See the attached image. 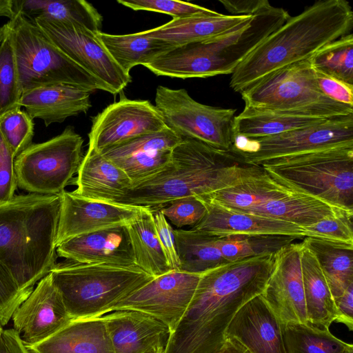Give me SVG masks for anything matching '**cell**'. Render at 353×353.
Masks as SVG:
<instances>
[{
	"label": "cell",
	"mask_w": 353,
	"mask_h": 353,
	"mask_svg": "<svg viewBox=\"0 0 353 353\" xmlns=\"http://www.w3.org/2000/svg\"><path fill=\"white\" fill-rule=\"evenodd\" d=\"M273 263L272 254L228 262L202 273L164 353H216L237 311L263 292Z\"/></svg>",
	"instance_id": "cell-1"
},
{
	"label": "cell",
	"mask_w": 353,
	"mask_h": 353,
	"mask_svg": "<svg viewBox=\"0 0 353 353\" xmlns=\"http://www.w3.org/2000/svg\"><path fill=\"white\" fill-rule=\"evenodd\" d=\"M262 170L232 150L182 139L172 150L170 165L132 187L117 204L161 208L181 198L205 196L232 186Z\"/></svg>",
	"instance_id": "cell-2"
},
{
	"label": "cell",
	"mask_w": 353,
	"mask_h": 353,
	"mask_svg": "<svg viewBox=\"0 0 353 353\" xmlns=\"http://www.w3.org/2000/svg\"><path fill=\"white\" fill-rule=\"evenodd\" d=\"M353 12L345 0H319L290 17L235 69L230 86L241 92L268 74L310 59L323 46L351 33Z\"/></svg>",
	"instance_id": "cell-3"
},
{
	"label": "cell",
	"mask_w": 353,
	"mask_h": 353,
	"mask_svg": "<svg viewBox=\"0 0 353 353\" xmlns=\"http://www.w3.org/2000/svg\"><path fill=\"white\" fill-rule=\"evenodd\" d=\"M61 194L29 193L0 205V263L20 290L34 285L57 263Z\"/></svg>",
	"instance_id": "cell-4"
},
{
	"label": "cell",
	"mask_w": 353,
	"mask_h": 353,
	"mask_svg": "<svg viewBox=\"0 0 353 353\" xmlns=\"http://www.w3.org/2000/svg\"><path fill=\"white\" fill-rule=\"evenodd\" d=\"M290 17L283 8L270 5L254 14L250 20L225 32L171 48L157 57L146 68L157 76L183 79L232 74Z\"/></svg>",
	"instance_id": "cell-5"
},
{
	"label": "cell",
	"mask_w": 353,
	"mask_h": 353,
	"mask_svg": "<svg viewBox=\"0 0 353 353\" xmlns=\"http://www.w3.org/2000/svg\"><path fill=\"white\" fill-rule=\"evenodd\" d=\"M72 319L102 316L154 277L137 265L56 263L50 272Z\"/></svg>",
	"instance_id": "cell-6"
},
{
	"label": "cell",
	"mask_w": 353,
	"mask_h": 353,
	"mask_svg": "<svg viewBox=\"0 0 353 353\" xmlns=\"http://www.w3.org/2000/svg\"><path fill=\"white\" fill-rule=\"evenodd\" d=\"M196 197L230 210L282 220L302 228L345 210L290 188L263 168L232 186Z\"/></svg>",
	"instance_id": "cell-7"
},
{
	"label": "cell",
	"mask_w": 353,
	"mask_h": 353,
	"mask_svg": "<svg viewBox=\"0 0 353 353\" xmlns=\"http://www.w3.org/2000/svg\"><path fill=\"white\" fill-rule=\"evenodd\" d=\"M259 165L293 189L353 212V145L270 159Z\"/></svg>",
	"instance_id": "cell-8"
},
{
	"label": "cell",
	"mask_w": 353,
	"mask_h": 353,
	"mask_svg": "<svg viewBox=\"0 0 353 353\" xmlns=\"http://www.w3.org/2000/svg\"><path fill=\"white\" fill-rule=\"evenodd\" d=\"M245 105L292 115L330 119L353 114V107L319 90L310 59L276 70L240 92Z\"/></svg>",
	"instance_id": "cell-9"
},
{
	"label": "cell",
	"mask_w": 353,
	"mask_h": 353,
	"mask_svg": "<svg viewBox=\"0 0 353 353\" xmlns=\"http://www.w3.org/2000/svg\"><path fill=\"white\" fill-rule=\"evenodd\" d=\"M22 92L37 87L68 84L92 93H111L57 48L31 20L20 13L8 21Z\"/></svg>",
	"instance_id": "cell-10"
},
{
	"label": "cell",
	"mask_w": 353,
	"mask_h": 353,
	"mask_svg": "<svg viewBox=\"0 0 353 353\" xmlns=\"http://www.w3.org/2000/svg\"><path fill=\"white\" fill-rule=\"evenodd\" d=\"M83 143L72 126L46 141L32 143L14 159L17 186L29 193L61 194L77 174Z\"/></svg>",
	"instance_id": "cell-11"
},
{
	"label": "cell",
	"mask_w": 353,
	"mask_h": 353,
	"mask_svg": "<svg viewBox=\"0 0 353 353\" xmlns=\"http://www.w3.org/2000/svg\"><path fill=\"white\" fill-rule=\"evenodd\" d=\"M167 128L181 139H194L223 150L234 144L236 109L213 107L193 99L185 89L159 85L155 105Z\"/></svg>",
	"instance_id": "cell-12"
},
{
	"label": "cell",
	"mask_w": 353,
	"mask_h": 353,
	"mask_svg": "<svg viewBox=\"0 0 353 353\" xmlns=\"http://www.w3.org/2000/svg\"><path fill=\"white\" fill-rule=\"evenodd\" d=\"M343 145H353V114L259 139L234 138L232 150L252 165L285 157Z\"/></svg>",
	"instance_id": "cell-13"
},
{
	"label": "cell",
	"mask_w": 353,
	"mask_h": 353,
	"mask_svg": "<svg viewBox=\"0 0 353 353\" xmlns=\"http://www.w3.org/2000/svg\"><path fill=\"white\" fill-rule=\"evenodd\" d=\"M32 21L63 54L116 94L131 82L130 74L116 63L97 33L85 28L43 18Z\"/></svg>",
	"instance_id": "cell-14"
},
{
	"label": "cell",
	"mask_w": 353,
	"mask_h": 353,
	"mask_svg": "<svg viewBox=\"0 0 353 353\" xmlns=\"http://www.w3.org/2000/svg\"><path fill=\"white\" fill-rule=\"evenodd\" d=\"M201 275L170 270L119 301L112 311L133 310L146 313L165 324L172 333L187 310Z\"/></svg>",
	"instance_id": "cell-15"
},
{
	"label": "cell",
	"mask_w": 353,
	"mask_h": 353,
	"mask_svg": "<svg viewBox=\"0 0 353 353\" xmlns=\"http://www.w3.org/2000/svg\"><path fill=\"white\" fill-rule=\"evenodd\" d=\"M165 128L149 101L121 99L92 117L88 148L101 152Z\"/></svg>",
	"instance_id": "cell-16"
},
{
	"label": "cell",
	"mask_w": 353,
	"mask_h": 353,
	"mask_svg": "<svg viewBox=\"0 0 353 353\" xmlns=\"http://www.w3.org/2000/svg\"><path fill=\"white\" fill-rule=\"evenodd\" d=\"M301 248L302 242L292 243L274 254L271 274L261 294L284 325L308 323L301 273Z\"/></svg>",
	"instance_id": "cell-17"
},
{
	"label": "cell",
	"mask_w": 353,
	"mask_h": 353,
	"mask_svg": "<svg viewBox=\"0 0 353 353\" xmlns=\"http://www.w3.org/2000/svg\"><path fill=\"white\" fill-rule=\"evenodd\" d=\"M12 319L26 347L45 341L72 320L50 273L14 310Z\"/></svg>",
	"instance_id": "cell-18"
},
{
	"label": "cell",
	"mask_w": 353,
	"mask_h": 353,
	"mask_svg": "<svg viewBox=\"0 0 353 353\" xmlns=\"http://www.w3.org/2000/svg\"><path fill=\"white\" fill-rule=\"evenodd\" d=\"M57 236V247L71 238L108 228L126 226L143 207L86 199L63 191Z\"/></svg>",
	"instance_id": "cell-19"
},
{
	"label": "cell",
	"mask_w": 353,
	"mask_h": 353,
	"mask_svg": "<svg viewBox=\"0 0 353 353\" xmlns=\"http://www.w3.org/2000/svg\"><path fill=\"white\" fill-rule=\"evenodd\" d=\"M181 141L166 127L100 153L122 169L134 187L167 168L171 163L173 149Z\"/></svg>",
	"instance_id": "cell-20"
},
{
	"label": "cell",
	"mask_w": 353,
	"mask_h": 353,
	"mask_svg": "<svg viewBox=\"0 0 353 353\" xmlns=\"http://www.w3.org/2000/svg\"><path fill=\"white\" fill-rule=\"evenodd\" d=\"M284 324L261 294L245 303L235 314L225 331L251 353H287Z\"/></svg>",
	"instance_id": "cell-21"
},
{
	"label": "cell",
	"mask_w": 353,
	"mask_h": 353,
	"mask_svg": "<svg viewBox=\"0 0 353 353\" xmlns=\"http://www.w3.org/2000/svg\"><path fill=\"white\" fill-rule=\"evenodd\" d=\"M57 255L86 264L135 265L126 226H118L77 236L57 247Z\"/></svg>",
	"instance_id": "cell-22"
},
{
	"label": "cell",
	"mask_w": 353,
	"mask_h": 353,
	"mask_svg": "<svg viewBox=\"0 0 353 353\" xmlns=\"http://www.w3.org/2000/svg\"><path fill=\"white\" fill-rule=\"evenodd\" d=\"M115 353H141L166 345L169 327L146 313L119 310L102 316Z\"/></svg>",
	"instance_id": "cell-23"
},
{
	"label": "cell",
	"mask_w": 353,
	"mask_h": 353,
	"mask_svg": "<svg viewBox=\"0 0 353 353\" xmlns=\"http://www.w3.org/2000/svg\"><path fill=\"white\" fill-rule=\"evenodd\" d=\"M200 199L206 208L203 219L192 229L216 236L241 234H282L303 239L305 230L294 223L261 216L233 211Z\"/></svg>",
	"instance_id": "cell-24"
},
{
	"label": "cell",
	"mask_w": 353,
	"mask_h": 353,
	"mask_svg": "<svg viewBox=\"0 0 353 353\" xmlns=\"http://www.w3.org/2000/svg\"><path fill=\"white\" fill-rule=\"evenodd\" d=\"M77 188L80 197L116 203L132 188L125 172L100 152L88 148L77 172Z\"/></svg>",
	"instance_id": "cell-25"
},
{
	"label": "cell",
	"mask_w": 353,
	"mask_h": 353,
	"mask_svg": "<svg viewBox=\"0 0 353 353\" xmlns=\"http://www.w3.org/2000/svg\"><path fill=\"white\" fill-rule=\"evenodd\" d=\"M90 94L68 84L45 85L23 92L19 105L33 119H40L48 126L85 113L92 106Z\"/></svg>",
	"instance_id": "cell-26"
},
{
	"label": "cell",
	"mask_w": 353,
	"mask_h": 353,
	"mask_svg": "<svg viewBox=\"0 0 353 353\" xmlns=\"http://www.w3.org/2000/svg\"><path fill=\"white\" fill-rule=\"evenodd\" d=\"M30 353H115L103 316L73 319Z\"/></svg>",
	"instance_id": "cell-27"
},
{
	"label": "cell",
	"mask_w": 353,
	"mask_h": 353,
	"mask_svg": "<svg viewBox=\"0 0 353 353\" xmlns=\"http://www.w3.org/2000/svg\"><path fill=\"white\" fill-rule=\"evenodd\" d=\"M253 15V14H252ZM252 15H194L172 20L143 31L147 37L163 41L172 47L200 41L225 32L252 19Z\"/></svg>",
	"instance_id": "cell-28"
},
{
	"label": "cell",
	"mask_w": 353,
	"mask_h": 353,
	"mask_svg": "<svg viewBox=\"0 0 353 353\" xmlns=\"http://www.w3.org/2000/svg\"><path fill=\"white\" fill-rule=\"evenodd\" d=\"M16 13L30 20L43 18L74 24L93 32L101 31L103 17L84 0H14Z\"/></svg>",
	"instance_id": "cell-29"
},
{
	"label": "cell",
	"mask_w": 353,
	"mask_h": 353,
	"mask_svg": "<svg viewBox=\"0 0 353 353\" xmlns=\"http://www.w3.org/2000/svg\"><path fill=\"white\" fill-rule=\"evenodd\" d=\"M302 243L316 259L334 299L353 285V244L308 236Z\"/></svg>",
	"instance_id": "cell-30"
},
{
	"label": "cell",
	"mask_w": 353,
	"mask_h": 353,
	"mask_svg": "<svg viewBox=\"0 0 353 353\" xmlns=\"http://www.w3.org/2000/svg\"><path fill=\"white\" fill-rule=\"evenodd\" d=\"M301 263L307 321L329 328L336 317L334 298L316 259L303 243Z\"/></svg>",
	"instance_id": "cell-31"
},
{
	"label": "cell",
	"mask_w": 353,
	"mask_h": 353,
	"mask_svg": "<svg viewBox=\"0 0 353 353\" xmlns=\"http://www.w3.org/2000/svg\"><path fill=\"white\" fill-rule=\"evenodd\" d=\"M327 119L292 115L245 105L233 120V134L259 139L320 123Z\"/></svg>",
	"instance_id": "cell-32"
},
{
	"label": "cell",
	"mask_w": 353,
	"mask_h": 353,
	"mask_svg": "<svg viewBox=\"0 0 353 353\" xmlns=\"http://www.w3.org/2000/svg\"><path fill=\"white\" fill-rule=\"evenodd\" d=\"M126 228L137 267L154 278L172 270L156 232L152 208L143 207Z\"/></svg>",
	"instance_id": "cell-33"
},
{
	"label": "cell",
	"mask_w": 353,
	"mask_h": 353,
	"mask_svg": "<svg viewBox=\"0 0 353 353\" xmlns=\"http://www.w3.org/2000/svg\"><path fill=\"white\" fill-rule=\"evenodd\" d=\"M97 36L116 63L128 74L134 66H144L174 48L163 41L147 37L143 31L129 34H111L100 31Z\"/></svg>",
	"instance_id": "cell-34"
},
{
	"label": "cell",
	"mask_w": 353,
	"mask_h": 353,
	"mask_svg": "<svg viewBox=\"0 0 353 353\" xmlns=\"http://www.w3.org/2000/svg\"><path fill=\"white\" fill-rule=\"evenodd\" d=\"M179 270L202 274L228 263L216 245V236L190 229L174 230Z\"/></svg>",
	"instance_id": "cell-35"
},
{
	"label": "cell",
	"mask_w": 353,
	"mask_h": 353,
	"mask_svg": "<svg viewBox=\"0 0 353 353\" xmlns=\"http://www.w3.org/2000/svg\"><path fill=\"white\" fill-rule=\"evenodd\" d=\"M287 353H343L349 343L333 335L328 327L310 323H290L283 326Z\"/></svg>",
	"instance_id": "cell-36"
},
{
	"label": "cell",
	"mask_w": 353,
	"mask_h": 353,
	"mask_svg": "<svg viewBox=\"0 0 353 353\" xmlns=\"http://www.w3.org/2000/svg\"><path fill=\"white\" fill-rule=\"evenodd\" d=\"M298 238L282 234H241L217 236L216 245L228 262L272 254Z\"/></svg>",
	"instance_id": "cell-37"
},
{
	"label": "cell",
	"mask_w": 353,
	"mask_h": 353,
	"mask_svg": "<svg viewBox=\"0 0 353 353\" xmlns=\"http://www.w3.org/2000/svg\"><path fill=\"white\" fill-rule=\"evenodd\" d=\"M315 71L353 85V35L347 34L323 46L310 58Z\"/></svg>",
	"instance_id": "cell-38"
},
{
	"label": "cell",
	"mask_w": 353,
	"mask_h": 353,
	"mask_svg": "<svg viewBox=\"0 0 353 353\" xmlns=\"http://www.w3.org/2000/svg\"><path fill=\"white\" fill-rule=\"evenodd\" d=\"M2 28L3 33L0 43V117L9 110L21 107L19 100L22 94L9 23L4 24Z\"/></svg>",
	"instance_id": "cell-39"
},
{
	"label": "cell",
	"mask_w": 353,
	"mask_h": 353,
	"mask_svg": "<svg viewBox=\"0 0 353 353\" xmlns=\"http://www.w3.org/2000/svg\"><path fill=\"white\" fill-rule=\"evenodd\" d=\"M33 119L21 107L0 117V134L14 159L32 143Z\"/></svg>",
	"instance_id": "cell-40"
},
{
	"label": "cell",
	"mask_w": 353,
	"mask_h": 353,
	"mask_svg": "<svg viewBox=\"0 0 353 353\" xmlns=\"http://www.w3.org/2000/svg\"><path fill=\"white\" fill-rule=\"evenodd\" d=\"M352 217L353 212L343 210L303 229L305 236L353 244Z\"/></svg>",
	"instance_id": "cell-41"
},
{
	"label": "cell",
	"mask_w": 353,
	"mask_h": 353,
	"mask_svg": "<svg viewBox=\"0 0 353 353\" xmlns=\"http://www.w3.org/2000/svg\"><path fill=\"white\" fill-rule=\"evenodd\" d=\"M117 2L134 10H146L169 14L173 19L194 15L216 14V11L188 2L172 0H118Z\"/></svg>",
	"instance_id": "cell-42"
},
{
	"label": "cell",
	"mask_w": 353,
	"mask_h": 353,
	"mask_svg": "<svg viewBox=\"0 0 353 353\" xmlns=\"http://www.w3.org/2000/svg\"><path fill=\"white\" fill-rule=\"evenodd\" d=\"M159 210L166 219L177 229L185 226L194 227L206 214L205 205L194 196L174 200Z\"/></svg>",
	"instance_id": "cell-43"
},
{
	"label": "cell",
	"mask_w": 353,
	"mask_h": 353,
	"mask_svg": "<svg viewBox=\"0 0 353 353\" xmlns=\"http://www.w3.org/2000/svg\"><path fill=\"white\" fill-rule=\"evenodd\" d=\"M31 292L20 290L8 271L0 263V325L2 327L9 322L14 310Z\"/></svg>",
	"instance_id": "cell-44"
},
{
	"label": "cell",
	"mask_w": 353,
	"mask_h": 353,
	"mask_svg": "<svg viewBox=\"0 0 353 353\" xmlns=\"http://www.w3.org/2000/svg\"><path fill=\"white\" fill-rule=\"evenodd\" d=\"M156 232L170 270H179L174 229L159 208H152Z\"/></svg>",
	"instance_id": "cell-45"
},
{
	"label": "cell",
	"mask_w": 353,
	"mask_h": 353,
	"mask_svg": "<svg viewBox=\"0 0 353 353\" xmlns=\"http://www.w3.org/2000/svg\"><path fill=\"white\" fill-rule=\"evenodd\" d=\"M17 187L14 157L0 134V203L14 197Z\"/></svg>",
	"instance_id": "cell-46"
},
{
	"label": "cell",
	"mask_w": 353,
	"mask_h": 353,
	"mask_svg": "<svg viewBox=\"0 0 353 353\" xmlns=\"http://www.w3.org/2000/svg\"><path fill=\"white\" fill-rule=\"evenodd\" d=\"M315 72L316 84L323 94L335 101L353 107V85Z\"/></svg>",
	"instance_id": "cell-47"
},
{
	"label": "cell",
	"mask_w": 353,
	"mask_h": 353,
	"mask_svg": "<svg viewBox=\"0 0 353 353\" xmlns=\"http://www.w3.org/2000/svg\"><path fill=\"white\" fill-rule=\"evenodd\" d=\"M336 309L334 322L344 324L350 331L353 330V285L340 296L334 299Z\"/></svg>",
	"instance_id": "cell-48"
},
{
	"label": "cell",
	"mask_w": 353,
	"mask_h": 353,
	"mask_svg": "<svg viewBox=\"0 0 353 353\" xmlns=\"http://www.w3.org/2000/svg\"><path fill=\"white\" fill-rule=\"evenodd\" d=\"M230 15H252L261 9L269 6L268 0H220Z\"/></svg>",
	"instance_id": "cell-49"
},
{
	"label": "cell",
	"mask_w": 353,
	"mask_h": 353,
	"mask_svg": "<svg viewBox=\"0 0 353 353\" xmlns=\"http://www.w3.org/2000/svg\"><path fill=\"white\" fill-rule=\"evenodd\" d=\"M0 353H30L13 329H3L0 336Z\"/></svg>",
	"instance_id": "cell-50"
},
{
	"label": "cell",
	"mask_w": 353,
	"mask_h": 353,
	"mask_svg": "<svg viewBox=\"0 0 353 353\" xmlns=\"http://www.w3.org/2000/svg\"><path fill=\"white\" fill-rule=\"evenodd\" d=\"M216 353H251L241 343L233 337H226Z\"/></svg>",
	"instance_id": "cell-51"
},
{
	"label": "cell",
	"mask_w": 353,
	"mask_h": 353,
	"mask_svg": "<svg viewBox=\"0 0 353 353\" xmlns=\"http://www.w3.org/2000/svg\"><path fill=\"white\" fill-rule=\"evenodd\" d=\"M16 14L14 0H0V17H6L12 21Z\"/></svg>",
	"instance_id": "cell-52"
},
{
	"label": "cell",
	"mask_w": 353,
	"mask_h": 353,
	"mask_svg": "<svg viewBox=\"0 0 353 353\" xmlns=\"http://www.w3.org/2000/svg\"><path fill=\"white\" fill-rule=\"evenodd\" d=\"M165 347L164 345H159L154 347L152 348H150L145 352H141V353H164L165 352Z\"/></svg>",
	"instance_id": "cell-53"
},
{
	"label": "cell",
	"mask_w": 353,
	"mask_h": 353,
	"mask_svg": "<svg viewBox=\"0 0 353 353\" xmlns=\"http://www.w3.org/2000/svg\"><path fill=\"white\" fill-rule=\"evenodd\" d=\"M343 353H353V345L352 343H349Z\"/></svg>",
	"instance_id": "cell-54"
},
{
	"label": "cell",
	"mask_w": 353,
	"mask_h": 353,
	"mask_svg": "<svg viewBox=\"0 0 353 353\" xmlns=\"http://www.w3.org/2000/svg\"><path fill=\"white\" fill-rule=\"evenodd\" d=\"M3 28H2V26L0 28V43L2 40V38H3Z\"/></svg>",
	"instance_id": "cell-55"
},
{
	"label": "cell",
	"mask_w": 353,
	"mask_h": 353,
	"mask_svg": "<svg viewBox=\"0 0 353 353\" xmlns=\"http://www.w3.org/2000/svg\"><path fill=\"white\" fill-rule=\"evenodd\" d=\"M3 329V327L0 325V336H1V334Z\"/></svg>",
	"instance_id": "cell-56"
},
{
	"label": "cell",
	"mask_w": 353,
	"mask_h": 353,
	"mask_svg": "<svg viewBox=\"0 0 353 353\" xmlns=\"http://www.w3.org/2000/svg\"><path fill=\"white\" fill-rule=\"evenodd\" d=\"M0 205H1V203H0Z\"/></svg>",
	"instance_id": "cell-57"
}]
</instances>
